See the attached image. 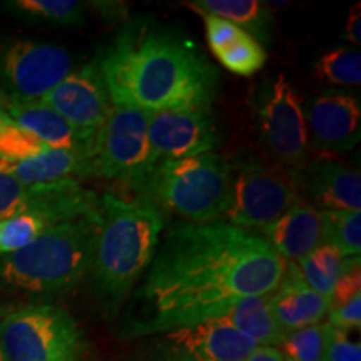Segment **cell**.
Instances as JSON below:
<instances>
[{
	"label": "cell",
	"mask_w": 361,
	"mask_h": 361,
	"mask_svg": "<svg viewBox=\"0 0 361 361\" xmlns=\"http://www.w3.org/2000/svg\"><path fill=\"white\" fill-rule=\"evenodd\" d=\"M239 333L250 338L258 346L276 348L286 331L279 326L269 308L268 295L245 298L221 316Z\"/></svg>",
	"instance_id": "ffe728a7"
},
{
	"label": "cell",
	"mask_w": 361,
	"mask_h": 361,
	"mask_svg": "<svg viewBox=\"0 0 361 361\" xmlns=\"http://www.w3.org/2000/svg\"><path fill=\"white\" fill-rule=\"evenodd\" d=\"M300 201L305 197L296 173L246 157L231 166V201L223 219L247 231L261 229Z\"/></svg>",
	"instance_id": "52a82bcc"
},
{
	"label": "cell",
	"mask_w": 361,
	"mask_h": 361,
	"mask_svg": "<svg viewBox=\"0 0 361 361\" xmlns=\"http://www.w3.org/2000/svg\"><path fill=\"white\" fill-rule=\"evenodd\" d=\"M303 197L319 211H360L361 176L333 157H318L296 171Z\"/></svg>",
	"instance_id": "9a60e30c"
},
{
	"label": "cell",
	"mask_w": 361,
	"mask_h": 361,
	"mask_svg": "<svg viewBox=\"0 0 361 361\" xmlns=\"http://www.w3.org/2000/svg\"><path fill=\"white\" fill-rule=\"evenodd\" d=\"M7 119H8V116H7L6 112H4L2 109H0V124H2V123H6Z\"/></svg>",
	"instance_id": "d590c367"
},
{
	"label": "cell",
	"mask_w": 361,
	"mask_h": 361,
	"mask_svg": "<svg viewBox=\"0 0 361 361\" xmlns=\"http://www.w3.org/2000/svg\"><path fill=\"white\" fill-rule=\"evenodd\" d=\"M361 6L356 4V6L351 7L350 16H348V22H346V37H348L350 42H353L355 45L361 44Z\"/></svg>",
	"instance_id": "836d02e7"
},
{
	"label": "cell",
	"mask_w": 361,
	"mask_h": 361,
	"mask_svg": "<svg viewBox=\"0 0 361 361\" xmlns=\"http://www.w3.org/2000/svg\"><path fill=\"white\" fill-rule=\"evenodd\" d=\"M4 311H0V314H2ZM0 361H6V358H4V355H2V350H0Z\"/></svg>",
	"instance_id": "8d00e7d4"
},
{
	"label": "cell",
	"mask_w": 361,
	"mask_h": 361,
	"mask_svg": "<svg viewBox=\"0 0 361 361\" xmlns=\"http://www.w3.org/2000/svg\"><path fill=\"white\" fill-rule=\"evenodd\" d=\"M6 114L17 126L34 134L49 149L79 152L87 157L94 156L97 139L80 134L74 126L42 101H19L11 97L6 102Z\"/></svg>",
	"instance_id": "e0dca14e"
},
{
	"label": "cell",
	"mask_w": 361,
	"mask_h": 361,
	"mask_svg": "<svg viewBox=\"0 0 361 361\" xmlns=\"http://www.w3.org/2000/svg\"><path fill=\"white\" fill-rule=\"evenodd\" d=\"M259 234L284 261L298 263L322 245V211L300 201L281 218L259 229Z\"/></svg>",
	"instance_id": "ac0fdd59"
},
{
	"label": "cell",
	"mask_w": 361,
	"mask_h": 361,
	"mask_svg": "<svg viewBox=\"0 0 361 361\" xmlns=\"http://www.w3.org/2000/svg\"><path fill=\"white\" fill-rule=\"evenodd\" d=\"M329 324L333 328L345 329V331H351V329H360L361 326V296L355 298V300L348 301V303L333 306L328 311Z\"/></svg>",
	"instance_id": "d6a6232c"
},
{
	"label": "cell",
	"mask_w": 361,
	"mask_h": 361,
	"mask_svg": "<svg viewBox=\"0 0 361 361\" xmlns=\"http://www.w3.org/2000/svg\"><path fill=\"white\" fill-rule=\"evenodd\" d=\"M303 112L308 144L319 151L345 152L360 142L361 107L350 94H322Z\"/></svg>",
	"instance_id": "5bb4252c"
},
{
	"label": "cell",
	"mask_w": 361,
	"mask_h": 361,
	"mask_svg": "<svg viewBox=\"0 0 361 361\" xmlns=\"http://www.w3.org/2000/svg\"><path fill=\"white\" fill-rule=\"evenodd\" d=\"M218 59L228 71L243 78H250L263 69L268 54L263 44L243 30L238 39L219 54Z\"/></svg>",
	"instance_id": "4316f807"
},
{
	"label": "cell",
	"mask_w": 361,
	"mask_h": 361,
	"mask_svg": "<svg viewBox=\"0 0 361 361\" xmlns=\"http://www.w3.org/2000/svg\"><path fill=\"white\" fill-rule=\"evenodd\" d=\"M147 135L156 161L207 154L219 142L211 109L152 112Z\"/></svg>",
	"instance_id": "7c38bea8"
},
{
	"label": "cell",
	"mask_w": 361,
	"mask_h": 361,
	"mask_svg": "<svg viewBox=\"0 0 361 361\" xmlns=\"http://www.w3.org/2000/svg\"><path fill=\"white\" fill-rule=\"evenodd\" d=\"M296 264L311 290L329 300L335 291L338 279L348 268L350 258L343 256L335 247L319 245Z\"/></svg>",
	"instance_id": "7402d4cb"
},
{
	"label": "cell",
	"mask_w": 361,
	"mask_h": 361,
	"mask_svg": "<svg viewBox=\"0 0 361 361\" xmlns=\"http://www.w3.org/2000/svg\"><path fill=\"white\" fill-rule=\"evenodd\" d=\"M96 67L112 106L147 114L211 109L219 87L218 69L196 45L152 22L123 27Z\"/></svg>",
	"instance_id": "7a4b0ae2"
},
{
	"label": "cell",
	"mask_w": 361,
	"mask_h": 361,
	"mask_svg": "<svg viewBox=\"0 0 361 361\" xmlns=\"http://www.w3.org/2000/svg\"><path fill=\"white\" fill-rule=\"evenodd\" d=\"M72 72V57L61 45L11 40L0 45V82L19 101H40Z\"/></svg>",
	"instance_id": "30bf717a"
},
{
	"label": "cell",
	"mask_w": 361,
	"mask_h": 361,
	"mask_svg": "<svg viewBox=\"0 0 361 361\" xmlns=\"http://www.w3.org/2000/svg\"><path fill=\"white\" fill-rule=\"evenodd\" d=\"M34 201V186H25L12 176L0 173V221L19 213H32Z\"/></svg>",
	"instance_id": "f546056e"
},
{
	"label": "cell",
	"mask_w": 361,
	"mask_h": 361,
	"mask_svg": "<svg viewBox=\"0 0 361 361\" xmlns=\"http://www.w3.org/2000/svg\"><path fill=\"white\" fill-rule=\"evenodd\" d=\"M52 223L35 213H19L0 221V256L20 251L35 241Z\"/></svg>",
	"instance_id": "d4e9b609"
},
{
	"label": "cell",
	"mask_w": 361,
	"mask_h": 361,
	"mask_svg": "<svg viewBox=\"0 0 361 361\" xmlns=\"http://www.w3.org/2000/svg\"><path fill=\"white\" fill-rule=\"evenodd\" d=\"M314 78L333 85L361 84V54L355 49H335L316 62Z\"/></svg>",
	"instance_id": "484cf974"
},
{
	"label": "cell",
	"mask_w": 361,
	"mask_h": 361,
	"mask_svg": "<svg viewBox=\"0 0 361 361\" xmlns=\"http://www.w3.org/2000/svg\"><path fill=\"white\" fill-rule=\"evenodd\" d=\"M259 129L269 154L284 169L300 171L308 156V133L300 96L283 74L266 89L258 109Z\"/></svg>",
	"instance_id": "8fae6325"
},
{
	"label": "cell",
	"mask_w": 361,
	"mask_h": 361,
	"mask_svg": "<svg viewBox=\"0 0 361 361\" xmlns=\"http://www.w3.org/2000/svg\"><path fill=\"white\" fill-rule=\"evenodd\" d=\"M324 361H361V345L350 336V331L329 324Z\"/></svg>",
	"instance_id": "1f68e13d"
},
{
	"label": "cell",
	"mask_w": 361,
	"mask_h": 361,
	"mask_svg": "<svg viewBox=\"0 0 361 361\" xmlns=\"http://www.w3.org/2000/svg\"><path fill=\"white\" fill-rule=\"evenodd\" d=\"M329 323L296 329L284 335L276 350L284 361H324Z\"/></svg>",
	"instance_id": "cb8c5ba5"
},
{
	"label": "cell",
	"mask_w": 361,
	"mask_h": 361,
	"mask_svg": "<svg viewBox=\"0 0 361 361\" xmlns=\"http://www.w3.org/2000/svg\"><path fill=\"white\" fill-rule=\"evenodd\" d=\"M99 221L52 224L20 251L0 256V283L30 295H56L80 283L92 266Z\"/></svg>",
	"instance_id": "277c9868"
},
{
	"label": "cell",
	"mask_w": 361,
	"mask_h": 361,
	"mask_svg": "<svg viewBox=\"0 0 361 361\" xmlns=\"http://www.w3.org/2000/svg\"><path fill=\"white\" fill-rule=\"evenodd\" d=\"M268 300L271 313L286 333L323 323L329 311L328 298L311 290L293 261L284 266L281 281Z\"/></svg>",
	"instance_id": "2e32d148"
},
{
	"label": "cell",
	"mask_w": 361,
	"mask_h": 361,
	"mask_svg": "<svg viewBox=\"0 0 361 361\" xmlns=\"http://www.w3.org/2000/svg\"><path fill=\"white\" fill-rule=\"evenodd\" d=\"M47 149L42 141H39L29 130L17 126L11 117L0 124V161L19 162L39 156Z\"/></svg>",
	"instance_id": "f1b7e54d"
},
{
	"label": "cell",
	"mask_w": 361,
	"mask_h": 361,
	"mask_svg": "<svg viewBox=\"0 0 361 361\" xmlns=\"http://www.w3.org/2000/svg\"><path fill=\"white\" fill-rule=\"evenodd\" d=\"M0 350L6 361H87V343L75 319L52 305L4 311Z\"/></svg>",
	"instance_id": "8992f818"
},
{
	"label": "cell",
	"mask_w": 361,
	"mask_h": 361,
	"mask_svg": "<svg viewBox=\"0 0 361 361\" xmlns=\"http://www.w3.org/2000/svg\"><path fill=\"white\" fill-rule=\"evenodd\" d=\"M194 6L219 19L233 22L256 40L269 39L271 13L266 4L258 0H201Z\"/></svg>",
	"instance_id": "44dd1931"
},
{
	"label": "cell",
	"mask_w": 361,
	"mask_h": 361,
	"mask_svg": "<svg viewBox=\"0 0 361 361\" xmlns=\"http://www.w3.org/2000/svg\"><path fill=\"white\" fill-rule=\"evenodd\" d=\"M139 196L191 224L214 223L231 201V166L216 152L157 161Z\"/></svg>",
	"instance_id": "5b68a950"
},
{
	"label": "cell",
	"mask_w": 361,
	"mask_h": 361,
	"mask_svg": "<svg viewBox=\"0 0 361 361\" xmlns=\"http://www.w3.org/2000/svg\"><path fill=\"white\" fill-rule=\"evenodd\" d=\"M8 6L25 16L59 25H79L84 20V6L75 0H16Z\"/></svg>",
	"instance_id": "83f0119b"
},
{
	"label": "cell",
	"mask_w": 361,
	"mask_h": 361,
	"mask_svg": "<svg viewBox=\"0 0 361 361\" xmlns=\"http://www.w3.org/2000/svg\"><path fill=\"white\" fill-rule=\"evenodd\" d=\"M284 266L259 233L224 221L176 226L133 291L123 335L154 336L221 318L245 298L276 290Z\"/></svg>",
	"instance_id": "6da1fadb"
},
{
	"label": "cell",
	"mask_w": 361,
	"mask_h": 361,
	"mask_svg": "<svg viewBox=\"0 0 361 361\" xmlns=\"http://www.w3.org/2000/svg\"><path fill=\"white\" fill-rule=\"evenodd\" d=\"M256 343L224 318L154 335L144 361H246Z\"/></svg>",
	"instance_id": "9c48e42d"
},
{
	"label": "cell",
	"mask_w": 361,
	"mask_h": 361,
	"mask_svg": "<svg viewBox=\"0 0 361 361\" xmlns=\"http://www.w3.org/2000/svg\"><path fill=\"white\" fill-rule=\"evenodd\" d=\"M166 228L164 211L146 196L101 197L92 269L101 298L117 311L141 281Z\"/></svg>",
	"instance_id": "3957f363"
},
{
	"label": "cell",
	"mask_w": 361,
	"mask_h": 361,
	"mask_svg": "<svg viewBox=\"0 0 361 361\" xmlns=\"http://www.w3.org/2000/svg\"><path fill=\"white\" fill-rule=\"evenodd\" d=\"M0 173L12 176L25 186L92 178L90 157L61 149H47L39 156L19 162L0 161Z\"/></svg>",
	"instance_id": "d6986e66"
},
{
	"label": "cell",
	"mask_w": 361,
	"mask_h": 361,
	"mask_svg": "<svg viewBox=\"0 0 361 361\" xmlns=\"http://www.w3.org/2000/svg\"><path fill=\"white\" fill-rule=\"evenodd\" d=\"M322 245L335 247L346 258L360 256V211H322Z\"/></svg>",
	"instance_id": "603a6c76"
},
{
	"label": "cell",
	"mask_w": 361,
	"mask_h": 361,
	"mask_svg": "<svg viewBox=\"0 0 361 361\" xmlns=\"http://www.w3.org/2000/svg\"><path fill=\"white\" fill-rule=\"evenodd\" d=\"M147 121V112L112 106L90 157L92 178L119 183L141 192L157 164L149 144Z\"/></svg>",
	"instance_id": "ba28073f"
},
{
	"label": "cell",
	"mask_w": 361,
	"mask_h": 361,
	"mask_svg": "<svg viewBox=\"0 0 361 361\" xmlns=\"http://www.w3.org/2000/svg\"><path fill=\"white\" fill-rule=\"evenodd\" d=\"M246 361H284L281 353L273 346H256Z\"/></svg>",
	"instance_id": "e575fe53"
},
{
	"label": "cell",
	"mask_w": 361,
	"mask_h": 361,
	"mask_svg": "<svg viewBox=\"0 0 361 361\" xmlns=\"http://www.w3.org/2000/svg\"><path fill=\"white\" fill-rule=\"evenodd\" d=\"M191 8L194 12H197L202 17L206 25V37L207 44H209L211 52L214 54L216 57H219V54L228 47L229 44H233L234 40L238 39V35L243 32L238 25H234L233 22L219 19V17L211 16L201 8H197L194 4H191Z\"/></svg>",
	"instance_id": "4dcf8cb0"
},
{
	"label": "cell",
	"mask_w": 361,
	"mask_h": 361,
	"mask_svg": "<svg viewBox=\"0 0 361 361\" xmlns=\"http://www.w3.org/2000/svg\"><path fill=\"white\" fill-rule=\"evenodd\" d=\"M40 101L90 139H97L112 109L101 74L94 64L71 72Z\"/></svg>",
	"instance_id": "4fadbf2b"
}]
</instances>
